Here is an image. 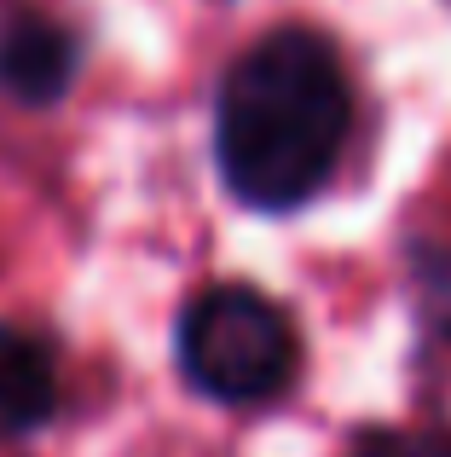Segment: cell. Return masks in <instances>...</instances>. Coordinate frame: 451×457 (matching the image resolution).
<instances>
[{
    "mask_svg": "<svg viewBox=\"0 0 451 457\" xmlns=\"http://www.w3.org/2000/svg\"><path fill=\"white\" fill-rule=\"evenodd\" d=\"M353 93L318 29H272L226 70L215 99V162L237 203L295 209L341 162Z\"/></svg>",
    "mask_w": 451,
    "mask_h": 457,
    "instance_id": "obj_1",
    "label": "cell"
},
{
    "mask_svg": "<svg viewBox=\"0 0 451 457\" xmlns=\"http://www.w3.org/2000/svg\"><path fill=\"white\" fill-rule=\"evenodd\" d=\"M301 342L278 302L249 284H215L180 312V370L220 405H266L295 382Z\"/></svg>",
    "mask_w": 451,
    "mask_h": 457,
    "instance_id": "obj_2",
    "label": "cell"
},
{
    "mask_svg": "<svg viewBox=\"0 0 451 457\" xmlns=\"http://www.w3.org/2000/svg\"><path fill=\"white\" fill-rule=\"evenodd\" d=\"M81 70V41L46 12H12L0 23V93L12 104H58Z\"/></svg>",
    "mask_w": 451,
    "mask_h": 457,
    "instance_id": "obj_3",
    "label": "cell"
},
{
    "mask_svg": "<svg viewBox=\"0 0 451 457\" xmlns=\"http://www.w3.org/2000/svg\"><path fill=\"white\" fill-rule=\"evenodd\" d=\"M58 411V347L29 324H0V428H41Z\"/></svg>",
    "mask_w": 451,
    "mask_h": 457,
    "instance_id": "obj_4",
    "label": "cell"
},
{
    "mask_svg": "<svg viewBox=\"0 0 451 457\" xmlns=\"http://www.w3.org/2000/svg\"><path fill=\"white\" fill-rule=\"evenodd\" d=\"M422 302H429V319L451 336V255L440 267H422Z\"/></svg>",
    "mask_w": 451,
    "mask_h": 457,
    "instance_id": "obj_6",
    "label": "cell"
},
{
    "mask_svg": "<svg viewBox=\"0 0 451 457\" xmlns=\"http://www.w3.org/2000/svg\"><path fill=\"white\" fill-rule=\"evenodd\" d=\"M348 457H451V428H371Z\"/></svg>",
    "mask_w": 451,
    "mask_h": 457,
    "instance_id": "obj_5",
    "label": "cell"
}]
</instances>
